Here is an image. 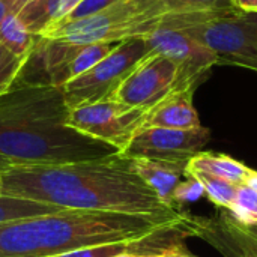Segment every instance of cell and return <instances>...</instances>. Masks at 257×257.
I'll return each mask as SVG.
<instances>
[{"label": "cell", "mask_w": 257, "mask_h": 257, "mask_svg": "<svg viewBox=\"0 0 257 257\" xmlns=\"http://www.w3.org/2000/svg\"><path fill=\"white\" fill-rule=\"evenodd\" d=\"M3 196L60 209L117 214H175L133 170L130 160H102L59 166H12L0 175Z\"/></svg>", "instance_id": "obj_1"}, {"label": "cell", "mask_w": 257, "mask_h": 257, "mask_svg": "<svg viewBox=\"0 0 257 257\" xmlns=\"http://www.w3.org/2000/svg\"><path fill=\"white\" fill-rule=\"evenodd\" d=\"M188 214H117L62 209L0 223V257H51L83 247L139 239Z\"/></svg>", "instance_id": "obj_2"}, {"label": "cell", "mask_w": 257, "mask_h": 257, "mask_svg": "<svg viewBox=\"0 0 257 257\" xmlns=\"http://www.w3.org/2000/svg\"><path fill=\"white\" fill-rule=\"evenodd\" d=\"M117 151L65 122L44 120L0 128V155L12 166H59L93 161Z\"/></svg>", "instance_id": "obj_3"}, {"label": "cell", "mask_w": 257, "mask_h": 257, "mask_svg": "<svg viewBox=\"0 0 257 257\" xmlns=\"http://www.w3.org/2000/svg\"><path fill=\"white\" fill-rule=\"evenodd\" d=\"M157 23L151 15V0H122L92 15L59 23L41 36L80 45L116 42L145 38L157 27Z\"/></svg>", "instance_id": "obj_4"}, {"label": "cell", "mask_w": 257, "mask_h": 257, "mask_svg": "<svg viewBox=\"0 0 257 257\" xmlns=\"http://www.w3.org/2000/svg\"><path fill=\"white\" fill-rule=\"evenodd\" d=\"M178 29L209 48L217 65L257 72V12L212 14Z\"/></svg>", "instance_id": "obj_5"}, {"label": "cell", "mask_w": 257, "mask_h": 257, "mask_svg": "<svg viewBox=\"0 0 257 257\" xmlns=\"http://www.w3.org/2000/svg\"><path fill=\"white\" fill-rule=\"evenodd\" d=\"M149 53L151 50L145 38L120 41L119 45L93 68L72 78L62 87L68 108L113 99L123 80Z\"/></svg>", "instance_id": "obj_6"}, {"label": "cell", "mask_w": 257, "mask_h": 257, "mask_svg": "<svg viewBox=\"0 0 257 257\" xmlns=\"http://www.w3.org/2000/svg\"><path fill=\"white\" fill-rule=\"evenodd\" d=\"M146 111L116 99H104L71 108L66 125L114 148L119 154L143 126Z\"/></svg>", "instance_id": "obj_7"}, {"label": "cell", "mask_w": 257, "mask_h": 257, "mask_svg": "<svg viewBox=\"0 0 257 257\" xmlns=\"http://www.w3.org/2000/svg\"><path fill=\"white\" fill-rule=\"evenodd\" d=\"M211 140V130L205 126L193 130L140 128L126 148L117 155L125 160H161L188 163Z\"/></svg>", "instance_id": "obj_8"}, {"label": "cell", "mask_w": 257, "mask_h": 257, "mask_svg": "<svg viewBox=\"0 0 257 257\" xmlns=\"http://www.w3.org/2000/svg\"><path fill=\"white\" fill-rule=\"evenodd\" d=\"M176 89L191 87H182L179 84V69L170 59L151 51L123 80L113 99L131 107L149 110Z\"/></svg>", "instance_id": "obj_9"}, {"label": "cell", "mask_w": 257, "mask_h": 257, "mask_svg": "<svg viewBox=\"0 0 257 257\" xmlns=\"http://www.w3.org/2000/svg\"><path fill=\"white\" fill-rule=\"evenodd\" d=\"M145 39L151 51L166 56L178 66L182 87L197 89L217 65L214 53L184 30L157 27Z\"/></svg>", "instance_id": "obj_10"}, {"label": "cell", "mask_w": 257, "mask_h": 257, "mask_svg": "<svg viewBox=\"0 0 257 257\" xmlns=\"http://www.w3.org/2000/svg\"><path fill=\"white\" fill-rule=\"evenodd\" d=\"M196 236L224 257H257V226L239 224L227 209L215 218H199Z\"/></svg>", "instance_id": "obj_11"}, {"label": "cell", "mask_w": 257, "mask_h": 257, "mask_svg": "<svg viewBox=\"0 0 257 257\" xmlns=\"http://www.w3.org/2000/svg\"><path fill=\"white\" fill-rule=\"evenodd\" d=\"M196 89H176L146 111L142 128L193 130L202 126L193 104Z\"/></svg>", "instance_id": "obj_12"}, {"label": "cell", "mask_w": 257, "mask_h": 257, "mask_svg": "<svg viewBox=\"0 0 257 257\" xmlns=\"http://www.w3.org/2000/svg\"><path fill=\"white\" fill-rule=\"evenodd\" d=\"M133 170L154 190L158 199L169 208L178 209L173 205V191L185 176L188 163H172L161 160H130Z\"/></svg>", "instance_id": "obj_13"}, {"label": "cell", "mask_w": 257, "mask_h": 257, "mask_svg": "<svg viewBox=\"0 0 257 257\" xmlns=\"http://www.w3.org/2000/svg\"><path fill=\"white\" fill-rule=\"evenodd\" d=\"M81 0H30L17 14L21 24L35 36L62 23Z\"/></svg>", "instance_id": "obj_14"}, {"label": "cell", "mask_w": 257, "mask_h": 257, "mask_svg": "<svg viewBox=\"0 0 257 257\" xmlns=\"http://www.w3.org/2000/svg\"><path fill=\"white\" fill-rule=\"evenodd\" d=\"M250 170H251L250 167H247L245 164L236 161L229 155L200 151L188 161L185 169V176L194 172H203L221 178L224 181H229L235 185H244Z\"/></svg>", "instance_id": "obj_15"}, {"label": "cell", "mask_w": 257, "mask_h": 257, "mask_svg": "<svg viewBox=\"0 0 257 257\" xmlns=\"http://www.w3.org/2000/svg\"><path fill=\"white\" fill-rule=\"evenodd\" d=\"M239 11L232 0H151V12L154 20H161L167 15H197V14H220Z\"/></svg>", "instance_id": "obj_16"}, {"label": "cell", "mask_w": 257, "mask_h": 257, "mask_svg": "<svg viewBox=\"0 0 257 257\" xmlns=\"http://www.w3.org/2000/svg\"><path fill=\"white\" fill-rule=\"evenodd\" d=\"M36 42L32 35L17 18V14L9 12L0 24V44L15 57L26 59Z\"/></svg>", "instance_id": "obj_17"}, {"label": "cell", "mask_w": 257, "mask_h": 257, "mask_svg": "<svg viewBox=\"0 0 257 257\" xmlns=\"http://www.w3.org/2000/svg\"><path fill=\"white\" fill-rule=\"evenodd\" d=\"M120 41L116 42H95V44H86L81 45L78 53L75 54L74 60L69 63L66 71V83L72 78L84 74L90 68H93L98 62H101L105 56H108Z\"/></svg>", "instance_id": "obj_18"}, {"label": "cell", "mask_w": 257, "mask_h": 257, "mask_svg": "<svg viewBox=\"0 0 257 257\" xmlns=\"http://www.w3.org/2000/svg\"><path fill=\"white\" fill-rule=\"evenodd\" d=\"M62 211L60 208L44 205L39 202H32L26 199H15V197H0V223L18 220V218H29L36 215L54 214Z\"/></svg>", "instance_id": "obj_19"}, {"label": "cell", "mask_w": 257, "mask_h": 257, "mask_svg": "<svg viewBox=\"0 0 257 257\" xmlns=\"http://www.w3.org/2000/svg\"><path fill=\"white\" fill-rule=\"evenodd\" d=\"M188 176H194L202 182V185L205 188V196L211 202H214L217 206H220L223 209L230 208V205L233 203V200L236 197L239 185H235L229 181H224L221 178H217V176H212V175L203 173V172H194V173H190Z\"/></svg>", "instance_id": "obj_20"}, {"label": "cell", "mask_w": 257, "mask_h": 257, "mask_svg": "<svg viewBox=\"0 0 257 257\" xmlns=\"http://www.w3.org/2000/svg\"><path fill=\"white\" fill-rule=\"evenodd\" d=\"M229 214L244 226H257V191L247 185H239Z\"/></svg>", "instance_id": "obj_21"}, {"label": "cell", "mask_w": 257, "mask_h": 257, "mask_svg": "<svg viewBox=\"0 0 257 257\" xmlns=\"http://www.w3.org/2000/svg\"><path fill=\"white\" fill-rule=\"evenodd\" d=\"M26 59L15 57L0 44V96H3L15 83Z\"/></svg>", "instance_id": "obj_22"}, {"label": "cell", "mask_w": 257, "mask_h": 257, "mask_svg": "<svg viewBox=\"0 0 257 257\" xmlns=\"http://www.w3.org/2000/svg\"><path fill=\"white\" fill-rule=\"evenodd\" d=\"M203 196H205V188L202 182L194 176H185V179L181 181L173 191V205L178 209H181L182 205L196 202Z\"/></svg>", "instance_id": "obj_23"}, {"label": "cell", "mask_w": 257, "mask_h": 257, "mask_svg": "<svg viewBox=\"0 0 257 257\" xmlns=\"http://www.w3.org/2000/svg\"><path fill=\"white\" fill-rule=\"evenodd\" d=\"M117 2H122V0H81V3L75 8V11H72L62 23H66V21H74V20H78V18H83V17H87V15H92L98 11H102Z\"/></svg>", "instance_id": "obj_24"}, {"label": "cell", "mask_w": 257, "mask_h": 257, "mask_svg": "<svg viewBox=\"0 0 257 257\" xmlns=\"http://www.w3.org/2000/svg\"><path fill=\"white\" fill-rule=\"evenodd\" d=\"M232 3L242 12H257V0H232Z\"/></svg>", "instance_id": "obj_25"}, {"label": "cell", "mask_w": 257, "mask_h": 257, "mask_svg": "<svg viewBox=\"0 0 257 257\" xmlns=\"http://www.w3.org/2000/svg\"><path fill=\"white\" fill-rule=\"evenodd\" d=\"M2 2H5L14 14H18V11L30 0H2Z\"/></svg>", "instance_id": "obj_26"}, {"label": "cell", "mask_w": 257, "mask_h": 257, "mask_svg": "<svg viewBox=\"0 0 257 257\" xmlns=\"http://www.w3.org/2000/svg\"><path fill=\"white\" fill-rule=\"evenodd\" d=\"M244 185H247V187H250V188H253L254 191H257V170H250V173L247 175V178H245V182H244Z\"/></svg>", "instance_id": "obj_27"}, {"label": "cell", "mask_w": 257, "mask_h": 257, "mask_svg": "<svg viewBox=\"0 0 257 257\" xmlns=\"http://www.w3.org/2000/svg\"><path fill=\"white\" fill-rule=\"evenodd\" d=\"M9 12H12V11L9 9V6H8L5 2H2V0H0V24H2V21L5 20V17H6Z\"/></svg>", "instance_id": "obj_28"}, {"label": "cell", "mask_w": 257, "mask_h": 257, "mask_svg": "<svg viewBox=\"0 0 257 257\" xmlns=\"http://www.w3.org/2000/svg\"><path fill=\"white\" fill-rule=\"evenodd\" d=\"M173 256L175 257H197V256H193L191 253H188V250L185 248V245H184V247H181V248H178V250H175Z\"/></svg>", "instance_id": "obj_29"}, {"label": "cell", "mask_w": 257, "mask_h": 257, "mask_svg": "<svg viewBox=\"0 0 257 257\" xmlns=\"http://www.w3.org/2000/svg\"><path fill=\"white\" fill-rule=\"evenodd\" d=\"M9 167H12V163H11L9 160H6L5 157L0 155V175H2L3 172H6Z\"/></svg>", "instance_id": "obj_30"}, {"label": "cell", "mask_w": 257, "mask_h": 257, "mask_svg": "<svg viewBox=\"0 0 257 257\" xmlns=\"http://www.w3.org/2000/svg\"><path fill=\"white\" fill-rule=\"evenodd\" d=\"M167 253H164V254H134V253H126V254H120V256L116 257H167Z\"/></svg>", "instance_id": "obj_31"}, {"label": "cell", "mask_w": 257, "mask_h": 257, "mask_svg": "<svg viewBox=\"0 0 257 257\" xmlns=\"http://www.w3.org/2000/svg\"><path fill=\"white\" fill-rule=\"evenodd\" d=\"M184 247V245H182ZM178 248H181V247H178ZM178 248H175V250H178ZM175 250H170L169 253H167V257H175L173 256V253H175Z\"/></svg>", "instance_id": "obj_32"}, {"label": "cell", "mask_w": 257, "mask_h": 257, "mask_svg": "<svg viewBox=\"0 0 257 257\" xmlns=\"http://www.w3.org/2000/svg\"><path fill=\"white\" fill-rule=\"evenodd\" d=\"M3 196V185H2V178H0V197Z\"/></svg>", "instance_id": "obj_33"}]
</instances>
